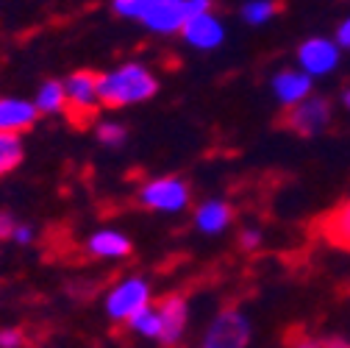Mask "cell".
<instances>
[{
	"mask_svg": "<svg viewBox=\"0 0 350 348\" xmlns=\"http://www.w3.org/2000/svg\"><path fill=\"white\" fill-rule=\"evenodd\" d=\"M159 92V78L139 62H125L109 73H100V103L106 109H122L145 103Z\"/></svg>",
	"mask_w": 350,
	"mask_h": 348,
	"instance_id": "1",
	"label": "cell"
},
{
	"mask_svg": "<svg viewBox=\"0 0 350 348\" xmlns=\"http://www.w3.org/2000/svg\"><path fill=\"white\" fill-rule=\"evenodd\" d=\"M64 92H67V114L72 117L75 125H86L95 120L100 103V73L92 70H78L64 81Z\"/></svg>",
	"mask_w": 350,
	"mask_h": 348,
	"instance_id": "2",
	"label": "cell"
},
{
	"mask_svg": "<svg viewBox=\"0 0 350 348\" xmlns=\"http://www.w3.org/2000/svg\"><path fill=\"white\" fill-rule=\"evenodd\" d=\"M150 298H153V290L145 276H125L106 293L103 307L114 323H128L139 310L148 307Z\"/></svg>",
	"mask_w": 350,
	"mask_h": 348,
	"instance_id": "3",
	"label": "cell"
},
{
	"mask_svg": "<svg viewBox=\"0 0 350 348\" xmlns=\"http://www.w3.org/2000/svg\"><path fill=\"white\" fill-rule=\"evenodd\" d=\"M250 334H253V326L247 315L237 307H226L206 326L200 337V348H247Z\"/></svg>",
	"mask_w": 350,
	"mask_h": 348,
	"instance_id": "4",
	"label": "cell"
},
{
	"mask_svg": "<svg viewBox=\"0 0 350 348\" xmlns=\"http://www.w3.org/2000/svg\"><path fill=\"white\" fill-rule=\"evenodd\" d=\"M139 203L150 212L175 214V212H184L192 203V190L178 176H159L139 187Z\"/></svg>",
	"mask_w": 350,
	"mask_h": 348,
	"instance_id": "5",
	"label": "cell"
},
{
	"mask_svg": "<svg viewBox=\"0 0 350 348\" xmlns=\"http://www.w3.org/2000/svg\"><path fill=\"white\" fill-rule=\"evenodd\" d=\"M331 114H334L331 101L312 92L306 101H300L297 106L286 109L284 125L289 128V132H295L297 137H320L325 128L331 125Z\"/></svg>",
	"mask_w": 350,
	"mask_h": 348,
	"instance_id": "6",
	"label": "cell"
},
{
	"mask_svg": "<svg viewBox=\"0 0 350 348\" xmlns=\"http://www.w3.org/2000/svg\"><path fill=\"white\" fill-rule=\"evenodd\" d=\"M211 0H181V3H170V6H159L153 12H148L139 23L159 36H170V34H181V28L187 25L189 17L208 12Z\"/></svg>",
	"mask_w": 350,
	"mask_h": 348,
	"instance_id": "7",
	"label": "cell"
},
{
	"mask_svg": "<svg viewBox=\"0 0 350 348\" xmlns=\"http://www.w3.org/2000/svg\"><path fill=\"white\" fill-rule=\"evenodd\" d=\"M342 62V48L336 39H325V36H312L300 42L297 48V67L303 73H309L312 78L328 75L339 67Z\"/></svg>",
	"mask_w": 350,
	"mask_h": 348,
	"instance_id": "8",
	"label": "cell"
},
{
	"mask_svg": "<svg viewBox=\"0 0 350 348\" xmlns=\"http://www.w3.org/2000/svg\"><path fill=\"white\" fill-rule=\"evenodd\" d=\"M159 318H161V332H159V345L161 348H178L187 326H189V303L181 293H170L159 303Z\"/></svg>",
	"mask_w": 350,
	"mask_h": 348,
	"instance_id": "9",
	"label": "cell"
},
{
	"mask_svg": "<svg viewBox=\"0 0 350 348\" xmlns=\"http://www.w3.org/2000/svg\"><path fill=\"white\" fill-rule=\"evenodd\" d=\"M181 36L195 51H214L226 42V25L208 9V12H200V14L189 17L187 25L181 28Z\"/></svg>",
	"mask_w": 350,
	"mask_h": 348,
	"instance_id": "10",
	"label": "cell"
},
{
	"mask_svg": "<svg viewBox=\"0 0 350 348\" xmlns=\"http://www.w3.org/2000/svg\"><path fill=\"white\" fill-rule=\"evenodd\" d=\"M270 90H273V98L284 109H292L314 92V78L309 73H303L300 67L297 70H278L270 81Z\"/></svg>",
	"mask_w": 350,
	"mask_h": 348,
	"instance_id": "11",
	"label": "cell"
},
{
	"mask_svg": "<svg viewBox=\"0 0 350 348\" xmlns=\"http://www.w3.org/2000/svg\"><path fill=\"white\" fill-rule=\"evenodd\" d=\"M192 223L200 234L214 237V234H223L231 223H234V206L223 198H208L203 203H198Z\"/></svg>",
	"mask_w": 350,
	"mask_h": 348,
	"instance_id": "12",
	"label": "cell"
},
{
	"mask_svg": "<svg viewBox=\"0 0 350 348\" xmlns=\"http://www.w3.org/2000/svg\"><path fill=\"white\" fill-rule=\"evenodd\" d=\"M314 232H317L325 243L350 251V198L342 201L336 209H331L325 217H320L317 226H314Z\"/></svg>",
	"mask_w": 350,
	"mask_h": 348,
	"instance_id": "13",
	"label": "cell"
},
{
	"mask_svg": "<svg viewBox=\"0 0 350 348\" xmlns=\"http://www.w3.org/2000/svg\"><path fill=\"white\" fill-rule=\"evenodd\" d=\"M39 109L31 101L23 98H0V132L23 134L36 123Z\"/></svg>",
	"mask_w": 350,
	"mask_h": 348,
	"instance_id": "14",
	"label": "cell"
},
{
	"mask_svg": "<svg viewBox=\"0 0 350 348\" xmlns=\"http://www.w3.org/2000/svg\"><path fill=\"white\" fill-rule=\"evenodd\" d=\"M131 240L117 229H100L86 240V251L95 259H122L131 253Z\"/></svg>",
	"mask_w": 350,
	"mask_h": 348,
	"instance_id": "15",
	"label": "cell"
},
{
	"mask_svg": "<svg viewBox=\"0 0 350 348\" xmlns=\"http://www.w3.org/2000/svg\"><path fill=\"white\" fill-rule=\"evenodd\" d=\"M36 109L42 112V114H59V112H64L67 109V92H64V81H56V78H51V81H45L39 86V92H36Z\"/></svg>",
	"mask_w": 350,
	"mask_h": 348,
	"instance_id": "16",
	"label": "cell"
},
{
	"mask_svg": "<svg viewBox=\"0 0 350 348\" xmlns=\"http://www.w3.org/2000/svg\"><path fill=\"white\" fill-rule=\"evenodd\" d=\"M20 162H23V140H20V134L0 132V176L17 170Z\"/></svg>",
	"mask_w": 350,
	"mask_h": 348,
	"instance_id": "17",
	"label": "cell"
},
{
	"mask_svg": "<svg viewBox=\"0 0 350 348\" xmlns=\"http://www.w3.org/2000/svg\"><path fill=\"white\" fill-rule=\"evenodd\" d=\"M170 3H181V0H111V9L120 17L142 20L148 12H153L159 6H170Z\"/></svg>",
	"mask_w": 350,
	"mask_h": 348,
	"instance_id": "18",
	"label": "cell"
},
{
	"mask_svg": "<svg viewBox=\"0 0 350 348\" xmlns=\"http://www.w3.org/2000/svg\"><path fill=\"white\" fill-rule=\"evenodd\" d=\"M128 329L139 334V337H153L159 340V332H161V318H159V310H156V303H148L145 310H139L134 318L128 321Z\"/></svg>",
	"mask_w": 350,
	"mask_h": 348,
	"instance_id": "19",
	"label": "cell"
},
{
	"mask_svg": "<svg viewBox=\"0 0 350 348\" xmlns=\"http://www.w3.org/2000/svg\"><path fill=\"white\" fill-rule=\"evenodd\" d=\"M278 12H281L278 0H247V3L242 6V20H245L247 25H265V23H270Z\"/></svg>",
	"mask_w": 350,
	"mask_h": 348,
	"instance_id": "20",
	"label": "cell"
},
{
	"mask_svg": "<svg viewBox=\"0 0 350 348\" xmlns=\"http://www.w3.org/2000/svg\"><path fill=\"white\" fill-rule=\"evenodd\" d=\"M95 134H98V142H103L109 148H120L128 137V128L122 123H114V120H100L95 125Z\"/></svg>",
	"mask_w": 350,
	"mask_h": 348,
	"instance_id": "21",
	"label": "cell"
},
{
	"mask_svg": "<svg viewBox=\"0 0 350 348\" xmlns=\"http://www.w3.org/2000/svg\"><path fill=\"white\" fill-rule=\"evenodd\" d=\"M261 240H265V234H261V229H256V226H247V229L239 232V248L247 251V253L258 251L261 248Z\"/></svg>",
	"mask_w": 350,
	"mask_h": 348,
	"instance_id": "22",
	"label": "cell"
},
{
	"mask_svg": "<svg viewBox=\"0 0 350 348\" xmlns=\"http://www.w3.org/2000/svg\"><path fill=\"white\" fill-rule=\"evenodd\" d=\"M25 343V334L20 329H0V348H20Z\"/></svg>",
	"mask_w": 350,
	"mask_h": 348,
	"instance_id": "23",
	"label": "cell"
},
{
	"mask_svg": "<svg viewBox=\"0 0 350 348\" xmlns=\"http://www.w3.org/2000/svg\"><path fill=\"white\" fill-rule=\"evenodd\" d=\"M17 229V217L9 212H0V240H12Z\"/></svg>",
	"mask_w": 350,
	"mask_h": 348,
	"instance_id": "24",
	"label": "cell"
},
{
	"mask_svg": "<svg viewBox=\"0 0 350 348\" xmlns=\"http://www.w3.org/2000/svg\"><path fill=\"white\" fill-rule=\"evenodd\" d=\"M336 42H339V48L342 51H350V17H345L342 23H339V28H336V36H334Z\"/></svg>",
	"mask_w": 350,
	"mask_h": 348,
	"instance_id": "25",
	"label": "cell"
},
{
	"mask_svg": "<svg viewBox=\"0 0 350 348\" xmlns=\"http://www.w3.org/2000/svg\"><path fill=\"white\" fill-rule=\"evenodd\" d=\"M33 237H36V232L31 229V226H25V223H17V229H14V243H20V245H31L33 243Z\"/></svg>",
	"mask_w": 350,
	"mask_h": 348,
	"instance_id": "26",
	"label": "cell"
},
{
	"mask_svg": "<svg viewBox=\"0 0 350 348\" xmlns=\"http://www.w3.org/2000/svg\"><path fill=\"white\" fill-rule=\"evenodd\" d=\"M292 348H323V340H314V337H297L295 343H292Z\"/></svg>",
	"mask_w": 350,
	"mask_h": 348,
	"instance_id": "27",
	"label": "cell"
},
{
	"mask_svg": "<svg viewBox=\"0 0 350 348\" xmlns=\"http://www.w3.org/2000/svg\"><path fill=\"white\" fill-rule=\"evenodd\" d=\"M323 348H350V343L342 337H334V340H323Z\"/></svg>",
	"mask_w": 350,
	"mask_h": 348,
	"instance_id": "28",
	"label": "cell"
},
{
	"mask_svg": "<svg viewBox=\"0 0 350 348\" xmlns=\"http://www.w3.org/2000/svg\"><path fill=\"white\" fill-rule=\"evenodd\" d=\"M342 106L350 109V90H345V95H342Z\"/></svg>",
	"mask_w": 350,
	"mask_h": 348,
	"instance_id": "29",
	"label": "cell"
}]
</instances>
